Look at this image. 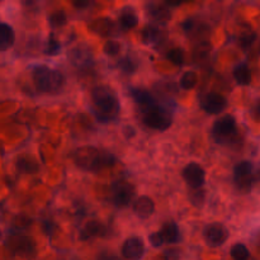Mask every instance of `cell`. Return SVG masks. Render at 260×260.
Instances as JSON below:
<instances>
[{"label":"cell","mask_w":260,"mask_h":260,"mask_svg":"<svg viewBox=\"0 0 260 260\" xmlns=\"http://www.w3.org/2000/svg\"><path fill=\"white\" fill-rule=\"evenodd\" d=\"M90 29L93 32L98 33L102 36H111L113 33L114 24L112 20L107 19V18H99V19L94 20L90 24Z\"/></svg>","instance_id":"obj_20"},{"label":"cell","mask_w":260,"mask_h":260,"mask_svg":"<svg viewBox=\"0 0 260 260\" xmlns=\"http://www.w3.org/2000/svg\"><path fill=\"white\" fill-rule=\"evenodd\" d=\"M251 117L254 118V121L260 122V98L254 103L253 108H251Z\"/></svg>","instance_id":"obj_35"},{"label":"cell","mask_w":260,"mask_h":260,"mask_svg":"<svg viewBox=\"0 0 260 260\" xmlns=\"http://www.w3.org/2000/svg\"><path fill=\"white\" fill-rule=\"evenodd\" d=\"M168 60L170 61V62H173L174 65H183V62H184V53H183V51L180 50V48H173V50H170L169 52H168L167 55Z\"/></svg>","instance_id":"obj_28"},{"label":"cell","mask_w":260,"mask_h":260,"mask_svg":"<svg viewBox=\"0 0 260 260\" xmlns=\"http://www.w3.org/2000/svg\"><path fill=\"white\" fill-rule=\"evenodd\" d=\"M203 238L208 246L218 248V246L223 245L229 239V231L222 223L213 222L206 226L205 231H203Z\"/></svg>","instance_id":"obj_6"},{"label":"cell","mask_w":260,"mask_h":260,"mask_svg":"<svg viewBox=\"0 0 260 260\" xmlns=\"http://www.w3.org/2000/svg\"><path fill=\"white\" fill-rule=\"evenodd\" d=\"M99 119H113L118 116L119 102L114 91L107 86H98L91 93Z\"/></svg>","instance_id":"obj_2"},{"label":"cell","mask_w":260,"mask_h":260,"mask_svg":"<svg viewBox=\"0 0 260 260\" xmlns=\"http://www.w3.org/2000/svg\"><path fill=\"white\" fill-rule=\"evenodd\" d=\"M119 65H121L122 70L126 71V73H134L137 68V63L135 62L134 58H131V57H124L123 60L121 61V63H119Z\"/></svg>","instance_id":"obj_30"},{"label":"cell","mask_w":260,"mask_h":260,"mask_svg":"<svg viewBox=\"0 0 260 260\" xmlns=\"http://www.w3.org/2000/svg\"><path fill=\"white\" fill-rule=\"evenodd\" d=\"M17 167L23 173H36L38 172V164L36 159L30 156H22L18 159Z\"/></svg>","instance_id":"obj_23"},{"label":"cell","mask_w":260,"mask_h":260,"mask_svg":"<svg viewBox=\"0 0 260 260\" xmlns=\"http://www.w3.org/2000/svg\"><path fill=\"white\" fill-rule=\"evenodd\" d=\"M149 240H150V244H151L154 248H160V246L164 244V239H162V235L161 233H152L151 235L149 236Z\"/></svg>","instance_id":"obj_33"},{"label":"cell","mask_w":260,"mask_h":260,"mask_svg":"<svg viewBox=\"0 0 260 260\" xmlns=\"http://www.w3.org/2000/svg\"><path fill=\"white\" fill-rule=\"evenodd\" d=\"M119 23L124 29H132L139 24V17L136 12L131 7H126L121 10L119 14Z\"/></svg>","instance_id":"obj_16"},{"label":"cell","mask_w":260,"mask_h":260,"mask_svg":"<svg viewBox=\"0 0 260 260\" xmlns=\"http://www.w3.org/2000/svg\"><path fill=\"white\" fill-rule=\"evenodd\" d=\"M234 260H248L250 256V251L244 244H235L230 250Z\"/></svg>","instance_id":"obj_25"},{"label":"cell","mask_w":260,"mask_h":260,"mask_svg":"<svg viewBox=\"0 0 260 260\" xmlns=\"http://www.w3.org/2000/svg\"><path fill=\"white\" fill-rule=\"evenodd\" d=\"M211 51V45L208 42H202L196 48V57H203Z\"/></svg>","instance_id":"obj_34"},{"label":"cell","mask_w":260,"mask_h":260,"mask_svg":"<svg viewBox=\"0 0 260 260\" xmlns=\"http://www.w3.org/2000/svg\"><path fill=\"white\" fill-rule=\"evenodd\" d=\"M160 36H161V32H160L159 28L155 27V25L152 24L146 25V27L142 29L141 33L142 41H144V43H146V45H151V43L157 42V41L160 40Z\"/></svg>","instance_id":"obj_22"},{"label":"cell","mask_w":260,"mask_h":260,"mask_svg":"<svg viewBox=\"0 0 260 260\" xmlns=\"http://www.w3.org/2000/svg\"><path fill=\"white\" fill-rule=\"evenodd\" d=\"M135 197V188L127 182L117 183L113 188V201L118 207H126Z\"/></svg>","instance_id":"obj_10"},{"label":"cell","mask_w":260,"mask_h":260,"mask_svg":"<svg viewBox=\"0 0 260 260\" xmlns=\"http://www.w3.org/2000/svg\"><path fill=\"white\" fill-rule=\"evenodd\" d=\"M198 83V75L194 71H187L183 74L182 79H180V86L184 90H192Z\"/></svg>","instance_id":"obj_24"},{"label":"cell","mask_w":260,"mask_h":260,"mask_svg":"<svg viewBox=\"0 0 260 260\" xmlns=\"http://www.w3.org/2000/svg\"><path fill=\"white\" fill-rule=\"evenodd\" d=\"M103 51L107 56H117L121 51V43L116 40H108L104 43Z\"/></svg>","instance_id":"obj_27"},{"label":"cell","mask_w":260,"mask_h":260,"mask_svg":"<svg viewBox=\"0 0 260 260\" xmlns=\"http://www.w3.org/2000/svg\"><path fill=\"white\" fill-rule=\"evenodd\" d=\"M33 81H35L36 88L40 91L53 93L62 88L65 78L60 71L41 65L33 70Z\"/></svg>","instance_id":"obj_3"},{"label":"cell","mask_w":260,"mask_h":260,"mask_svg":"<svg viewBox=\"0 0 260 260\" xmlns=\"http://www.w3.org/2000/svg\"><path fill=\"white\" fill-rule=\"evenodd\" d=\"M48 20H50L51 27L60 28V27H62V25L66 24V22H68V18H66L65 12H62V10H57V12L52 13V14L50 15Z\"/></svg>","instance_id":"obj_26"},{"label":"cell","mask_w":260,"mask_h":260,"mask_svg":"<svg viewBox=\"0 0 260 260\" xmlns=\"http://www.w3.org/2000/svg\"><path fill=\"white\" fill-rule=\"evenodd\" d=\"M142 114H144L145 124L151 128L164 131L172 124V116H170L169 111L157 103H154L152 106L144 109Z\"/></svg>","instance_id":"obj_4"},{"label":"cell","mask_w":260,"mask_h":260,"mask_svg":"<svg viewBox=\"0 0 260 260\" xmlns=\"http://www.w3.org/2000/svg\"><path fill=\"white\" fill-rule=\"evenodd\" d=\"M254 167L250 161H241L234 169V179L240 189H250L254 182Z\"/></svg>","instance_id":"obj_7"},{"label":"cell","mask_w":260,"mask_h":260,"mask_svg":"<svg viewBox=\"0 0 260 260\" xmlns=\"http://www.w3.org/2000/svg\"><path fill=\"white\" fill-rule=\"evenodd\" d=\"M255 38H256L255 33H251V32L250 33H244V35L240 37L241 47H244V48L250 47V46L253 45L254 41H255Z\"/></svg>","instance_id":"obj_32"},{"label":"cell","mask_w":260,"mask_h":260,"mask_svg":"<svg viewBox=\"0 0 260 260\" xmlns=\"http://www.w3.org/2000/svg\"><path fill=\"white\" fill-rule=\"evenodd\" d=\"M146 12L152 19L159 23H165L172 18V13L168 8V4L160 0H150L146 4Z\"/></svg>","instance_id":"obj_12"},{"label":"cell","mask_w":260,"mask_h":260,"mask_svg":"<svg viewBox=\"0 0 260 260\" xmlns=\"http://www.w3.org/2000/svg\"><path fill=\"white\" fill-rule=\"evenodd\" d=\"M69 58L71 62L78 68H83L90 63L91 58H93V53H91L90 47L85 45H78L73 47L69 52Z\"/></svg>","instance_id":"obj_13"},{"label":"cell","mask_w":260,"mask_h":260,"mask_svg":"<svg viewBox=\"0 0 260 260\" xmlns=\"http://www.w3.org/2000/svg\"><path fill=\"white\" fill-rule=\"evenodd\" d=\"M212 135L218 142H228L236 136V121L233 116H223L213 123Z\"/></svg>","instance_id":"obj_5"},{"label":"cell","mask_w":260,"mask_h":260,"mask_svg":"<svg viewBox=\"0 0 260 260\" xmlns=\"http://www.w3.org/2000/svg\"><path fill=\"white\" fill-rule=\"evenodd\" d=\"M15 41V35L9 24L0 23V51L9 50Z\"/></svg>","instance_id":"obj_15"},{"label":"cell","mask_w":260,"mask_h":260,"mask_svg":"<svg viewBox=\"0 0 260 260\" xmlns=\"http://www.w3.org/2000/svg\"><path fill=\"white\" fill-rule=\"evenodd\" d=\"M183 178L187 182V184L190 188L196 189V188H202L205 184L206 179V172L200 164L197 162H190L187 167L183 169Z\"/></svg>","instance_id":"obj_8"},{"label":"cell","mask_w":260,"mask_h":260,"mask_svg":"<svg viewBox=\"0 0 260 260\" xmlns=\"http://www.w3.org/2000/svg\"><path fill=\"white\" fill-rule=\"evenodd\" d=\"M101 260H121L116 255H101Z\"/></svg>","instance_id":"obj_40"},{"label":"cell","mask_w":260,"mask_h":260,"mask_svg":"<svg viewBox=\"0 0 260 260\" xmlns=\"http://www.w3.org/2000/svg\"><path fill=\"white\" fill-rule=\"evenodd\" d=\"M123 134H124V136H126V139H132V137L136 135V131H135L134 127L126 126L123 129Z\"/></svg>","instance_id":"obj_38"},{"label":"cell","mask_w":260,"mask_h":260,"mask_svg":"<svg viewBox=\"0 0 260 260\" xmlns=\"http://www.w3.org/2000/svg\"><path fill=\"white\" fill-rule=\"evenodd\" d=\"M60 48L61 46L60 43H58V41L51 38L47 43V47H46L45 53H47V55H57V53L60 52Z\"/></svg>","instance_id":"obj_31"},{"label":"cell","mask_w":260,"mask_h":260,"mask_svg":"<svg viewBox=\"0 0 260 260\" xmlns=\"http://www.w3.org/2000/svg\"><path fill=\"white\" fill-rule=\"evenodd\" d=\"M161 235L164 239V243L168 244H177L180 240V233L177 223L167 222L161 229Z\"/></svg>","instance_id":"obj_17"},{"label":"cell","mask_w":260,"mask_h":260,"mask_svg":"<svg viewBox=\"0 0 260 260\" xmlns=\"http://www.w3.org/2000/svg\"><path fill=\"white\" fill-rule=\"evenodd\" d=\"M187 2H190V0H165V3H167L168 5H172V7H178V5Z\"/></svg>","instance_id":"obj_39"},{"label":"cell","mask_w":260,"mask_h":260,"mask_svg":"<svg viewBox=\"0 0 260 260\" xmlns=\"http://www.w3.org/2000/svg\"><path fill=\"white\" fill-rule=\"evenodd\" d=\"M104 234V226L102 225L98 221L93 220L86 222V225L84 226V229L81 230L80 239L81 240H86V239L94 238V236H101Z\"/></svg>","instance_id":"obj_18"},{"label":"cell","mask_w":260,"mask_h":260,"mask_svg":"<svg viewBox=\"0 0 260 260\" xmlns=\"http://www.w3.org/2000/svg\"><path fill=\"white\" fill-rule=\"evenodd\" d=\"M165 260H178L179 258V251L175 249H170V250L165 251Z\"/></svg>","instance_id":"obj_36"},{"label":"cell","mask_w":260,"mask_h":260,"mask_svg":"<svg viewBox=\"0 0 260 260\" xmlns=\"http://www.w3.org/2000/svg\"><path fill=\"white\" fill-rule=\"evenodd\" d=\"M76 165L85 170H101L103 168H109L116 162V157L108 152H101L93 146H84L76 150L75 152Z\"/></svg>","instance_id":"obj_1"},{"label":"cell","mask_w":260,"mask_h":260,"mask_svg":"<svg viewBox=\"0 0 260 260\" xmlns=\"http://www.w3.org/2000/svg\"><path fill=\"white\" fill-rule=\"evenodd\" d=\"M90 4V0H73V5L76 9H85Z\"/></svg>","instance_id":"obj_37"},{"label":"cell","mask_w":260,"mask_h":260,"mask_svg":"<svg viewBox=\"0 0 260 260\" xmlns=\"http://www.w3.org/2000/svg\"><path fill=\"white\" fill-rule=\"evenodd\" d=\"M154 201L150 197H147V196H141V197H139L135 201L134 212L136 213L137 217L142 218V220H146V218H149L154 213Z\"/></svg>","instance_id":"obj_14"},{"label":"cell","mask_w":260,"mask_h":260,"mask_svg":"<svg viewBox=\"0 0 260 260\" xmlns=\"http://www.w3.org/2000/svg\"><path fill=\"white\" fill-rule=\"evenodd\" d=\"M205 196H206L205 190L201 189V188H196L193 194L190 196V201H192V203L194 206L201 207V206H203V203H205Z\"/></svg>","instance_id":"obj_29"},{"label":"cell","mask_w":260,"mask_h":260,"mask_svg":"<svg viewBox=\"0 0 260 260\" xmlns=\"http://www.w3.org/2000/svg\"><path fill=\"white\" fill-rule=\"evenodd\" d=\"M201 106L207 113L218 114L226 108L228 101L225 96L218 93H208L201 99Z\"/></svg>","instance_id":"obj_9"},{"label":"cell","mask_w":260,"mask_h":260,"mask_svg":"<svg viewBox=\"0 0 260 260\" xmlns=\"http://www.w3.org/2000/svg\"><path fill=\"white\" fill-rule=\"evenodd\" d=\"M234 79L239 85H249L251 83V71L246 63H239L234 69Z\"/></svg>","instance_id":"obj_21"},{"label":"cell","mask_w":260,"mask_h":260,"mask_svg":"<svg viewBox=\"0 0 260 260\" xmlns=\"http://www.w3.org/2000/svg\"><path fill=\"white\" fill-rule=\"evenodd\" d=\"M131 94H132V96H134L135 102L139 104V107L141 111H144V109H146L147 107H150V106H152L154 103H156V101L152 98L151 94L146 90H142V89H134V90L131 91Z\"/></svg>","instance_id":"obj_19"},{"label":"cell","mask_w":260,"mask_h":260,"mask_svg":"<svg viewBox=\"0 0 260 260\" xmlns=\"http://www.w3.org/2000/svg\"><path fill=\"white\" fill-rule=\"evenodd\" d=\"M145 253V244L140 238H129L122 245V255L127 260H140Z\"/></svg>","instance_id":"obj_11"}]
</instances>
